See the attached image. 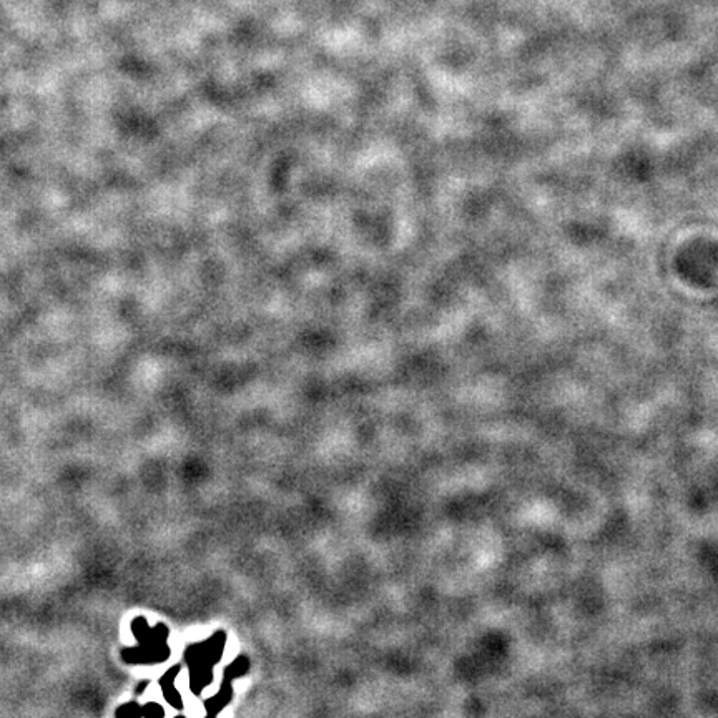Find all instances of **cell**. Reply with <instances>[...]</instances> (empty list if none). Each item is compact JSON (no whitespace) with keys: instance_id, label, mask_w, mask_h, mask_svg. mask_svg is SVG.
<instances>
[{"instance_id":"cell-1","label":"cell","mask_w":718,"mask_h":718,"mask_svg":"<svg viewBox=\"0 0 718 718\" xmlns=\"http://www.w3.org/2000/svg\"><path fill=\"white\" fill-rule=\"evenodd\" d=\"M228 647V633L217 630L207 641L193 643L185 651V660L190 668V688L200 695L214 683V670L222 663Z\"/></svg>"},{"instance_id":"cell-2","label":"cell","mask_w":718,"mask_h":718,"mask_svg":"<svg viewBox=\"0 0 718 718\" xmlns=\"http://www.w3.org/2000/svg\"><path fill=\"white\" fill-rule=\"evenodd\" d=\"M250 670H251V660L248 656H238L233 662H229L223 670L218 692L214 693L210 700L205 702L207 713H210V715H217V713L224 710V708L229 705V702L233 700L234 695L233 683L236 682L238 678L246 677Z\"/></svg>"}]
</instances>
